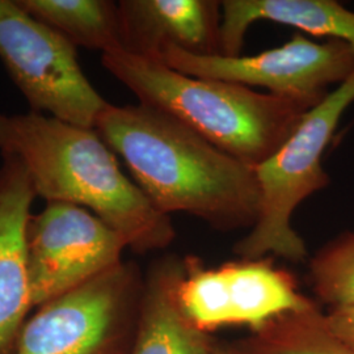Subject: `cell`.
<instances>
[{
	"instance_id": "cell-4",
	"label": "cell",
	"mask_w": 354,
	"mask_h": 354,
	"mask_svg": "<svg viewBox=\"0 0 354 354\" xmlns=\"http://www.w3.org/2000/svg\"><path fill=\"white\" fill-rule=\"evenodd\" d=\"M353 102L354 74L304 114L290 137L254 167L260 210L251 231L235 244V254L243 260H259L266 254L291 263L307 259L306 243L291 226V216L304 200L330 185L322 165L323 153Z\"/></svg>"
},
{
	"instance_id": "cell-2",
	"label": "cell",
	"mask_w": 354,
	"mask_h": 354,
	"mask_svg": "<svg viewBox=\"0 0 354 354\" xmlns=\"http://www.w3.org/2000/svg\"><path fill=\"white\" fill-rule=\"evenodd\" d=\"M0 155L24 165L36 196L87 209L134 252L163 250L176 236L171 216L125 176L95 129L32 111L0 113Z\"/></svg>"
},
{
	"instance_id": "cell-10",
	"label": "cell",
	"mask_w": 354,
	"mask_h": 354,
	"mask_svg": "<svg viewBox=\"0 0 354 354\" xmlns=\"http://www.w3.org/2000/svg\"><path fill=\"white\" fill-rule=\"evenodd\" d=\"M122 50L160 64L167 51L221 55L222 4L215 0L118 1Z\"/></svg>"
},
{
	"instance_id": "cell-11",
	"label": "cell",
	"mask_w": 354,
	"mask_h": 354,
	"mask_svg": "<svg viewBox=\"0 0 354 354\" xmlns=\"http://www.w3.org/2000/svg\"><path fill=\"white\" fill-rule=\"evenodd\" d=\"M24 165L3 156L0 165V354H15L33 308L26 270V232L36 198Z\"/></svg>"
},
{
	"instance_id": "cell-7",
	"label": "cell",
	"mask_w": 354,
	"mask_h": 354,
	"mask_svg": "<svg viewBox=\"0 0 354 354\" xmlns=\"http://www.w3.org/2000/svg\"><path fill=\"white\" fill-rule=\"evenodd\" d=\"M160 64L185 75L263 87L269 93L317 106L354 74V50L345 42H315L297 32L279 48L256 55H194L167 51Z\"/></svg>"
},
{
	"instance_id": "cell-13",
	"label": "cell",
	"mask_w": 354,
	"mask_h": 354,
	"mask_svg": "<svg viewBox=\"0 0 354 354\" xmlns=\"http://www.w3.org/2000/svg\"><path fill=\"white\" fill-rule=\"evenodd\" d=\"M221 55L239 57L248 28L259 20L294 26L354 50V12L336 0H223Z\"/></svg>"
},
{
	"instance_id": "cell-5",
	"label": "cell",
	"mask_w": 354,
	"mask_h": 354,
	"mask_svg": "<svg viewBox=\"0 0 354 354\" xmlns=\"http://www.w3.org/2000/svg\"><path fill=\"white\" fill-rule=\"evenodd\" d=\"M134 263H120L38 307L15 354H131L143 291Z\"/></svg>"
},
{
	"instance_id": "cell-15",
	"label": "cell",
	"mask_w": 354,
	"mask_h": 354,
	"mask_svg": "<svg viewBox=\"0 0 354 354\" xmlns=\"http://www.w3.org/2000/svg\"><path fill=\"white\" fill-rule=\"evenodd\" d=\"M238 346L245 354H354L329 329L317 304L268 322Z\"/></svg>"
},
{
	"instance_id": "cell-3",
	"label": "cell",
	"mask_w": 354,
	"mask_h": 354,
	"mask_svg": "<svg viewBox=\"0 0 354 354\" xmlns=\"http://www.w3.org/2000/svg\"><path fill=\"white\" fill-rule=\"evenodd\" d=\"M102 64L140 104L175 117L252 167L276 151L311 109L238 83L185 75L125 51L102 54Z\"/></svg>"
},
{
	"instance_id": "cell-14",
	"label": "cell",
	"mask_w": 354,
	"mask_h": 354,
	"mask_svg": "<svg viewBox=\"0 0 354 354\" xmlns=\"http://www.w3.org/2000/svg\"><path fill=\"white\" fill-rule=\"evenodd\" d=\"M73 45L109 54L122 50L118 3L109 0H17Z\"/></svg>"
},
{
	"instance_id": "cell-1",
	"label": "cell",
	"mask_w": 354,
	"mask_h": 354,
	"mask_svg": "<svg viewBox=\"0 0 354 354\" xmlns=\"http://www.w3.org/2000/svg\"><path fill=\"white\" fill-rule=\"evenodd\" d=\"M95 130L160 213H187L218 230L254 226L260 210L256 168L175 117L143 104H108Z\"/></svg>"
},
{
	"instance_id": "cell-8",
	"label": "cell",
	"mask_w": 354,
	"mask_h": 354,
	"mask_svg": "<svg viewBox=\"0 0 354 354\" xmlns=\"http://www.w3.org/2000/svg\"><path fill=\"white\" fill-rule=\"evenodd\" d=\"M184 260L178 299L184 314L203 332L225 326L257 330L276 317L317 304L299 292L289 272L269 260H243L218 268H206L194 257Z\"/></svg>"
},
{
	"instance_id": "cell-18",
	"label": "cell",
	"mask_w": 354,
	"mask_h": 354,
	"mask_svg": "<svg viewBox=\"0 0 354 354\" xmlns=\"http://www.w3.org/2000/svg\"><path fill=\"white\" fill-rule=\"evenodd\" d=\"M212 354H245L239 346H227V345H218L215 344Z\"/></svg>"
},
{
	"instance_id": "cell-9",
	"label": "cell",
	"mask_w": 354,
	"mask_h": 354,
	"mask_svg": "<svg viewBox=\"0 0 354 354\" xmlns=\"http://www.w3.org/2000/svg\"><path fill=\"white\" fill-rule=\"evenodd\" d=\"M125 248V241L87 209L48 203L26 226L32 306L48 304L118 266Z\"/></svg>"
},
{
	"instance_id": "cell-6",
	"label": "cell",
	"mask_w": 354,
	"mask_h": 354,
	"mask_svg": "<svg viewBox=\"0 0 354 354\" xmlns=\"http://www.w3.org/2000/svg\"><path fill=\"white\" fill-rule=\"evenodd\" d=\"M0 59L32 112L95 129L109 104L84 75L75 45L17 0H0Z\"/></svg>"
},
{
	"instance_id": "cell-16",
	"label": "cell",
	"mask_w": 354,
	"mask_h": 354,
	"mask_svg": "<svg viewBox=\"0 0 354 354\" xmlns=\"http://www.w3.org/2000/svg\"><path fill=\"white\" fill-rule=\"evenodd\" d=\"M310 283L319 301L333 307L354 306V232L328 241L310 261Z\"/></svg>"
},
{
	"instance_id": "cell-17",
	"label": "cell",
	"mask_w": 354,
	"mask_h": 354,
	"mask_svg": "<svg viewBox=\"0 0 354 354\" xmlns=\"http://www.w3.org/2000/svg\"><path fill=\"white\" fill-rule=\"evenodd\" d=\"M324 315L329 329L354 348V306L333 307Z\"/></svg>"
},
{
	"instance_id": "cell-12",
	"label": "cell",
	"mask_w": 354,
	"mask_h": 354,
	"mask_svg": "<svg viewBox=\"0 0 354 354\" xmlns=\"http://www.w3.org/2000/svg\"><path fill=\"white\" fill-rule=\"evenodd\" d=\"M185 260L165 256L143 279L140 317L131 354H212L210 333L197 328L184 314L178 288Z\"/></svg>"
}]
</instances>
